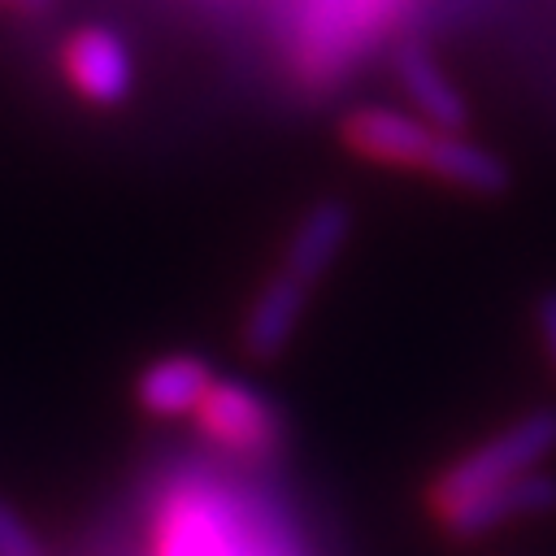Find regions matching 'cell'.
<instances>
[{"instance_id":"obj_14","label":"cell","mask_w":556,"mask_h":556,"mask_svg":"<svg viewBox=\"0 0 556 556\" xmlns=\"http://www.w3.org/2000/svg\"><path fill=\"white\" fill-rule=\"evenodd\" d=\"M17 4H26V9H48L52 0H17Z\"/></svg>"},{"instance_id":"obj_1","label":"cell","mask_w":556,"mask_h":556,"mask_svg":"<svg viewBox=\"0 0 556 556\" xmlns=\"http://www.w3.org/2000/svg\"><path fill=\"white\" fill-rule=\"evenodd\" d=\"M552 452H556V408H534V413L508 421L500 434L482 439L456 465H447L434 482V508H443L452 500H465L482 486L534 473V469H543V460Z\"/></svg>"},{"instance_id":"obj_4","label":"cell","mask_w":556,"mask_h":556,"mask_svg":"<svg viewBox=\"0 0 556 556\" xmlns=\"http://www.w3.org/2000/svg\"><path fill=\"white\" fill-rule=\"evenodd\" d=\"M434 126L417 113L404 109H387V104H365L352 109L343 117V143L378 165H400V169H417L426 165V152L434 143Z\"/></svg>"},{"instance_id":"obj_8","label":"cell","mask_w":556,"mask_h":556,"mask_svg":"<svg viewBox=\"0 0 556 556\" xmlns=\"http://www.w3.org/2000/svg\"><path fill=\"white\" fill-rule=\"evenodd\" d=\"M348 235H352V208L343 200H317L300 222L295 230L287 235V252H282V269L308 287H317L330 265L343 256L348 248Z\"/></svg>"},{"instance_id":"obj_7","label":"cell","mask_w":556,"mask_h":556,"mask_svg":"<svg viewBox=\"0 0 556 556\" xmlns=\"http://www.w3.org/2000/svg\"><path fill=\"white\" fill-rule=\"evenodd\" d=\"M308 282L291 278L287 269H278L261 291L256 300L248 304V317H243V348L252 361H274L287 352V343L295 339L300 321H304V308H308Z\"/></svg>"},{"instance_id":"obj_11","label":"cell","mask_w":556,"mask_h":556,"mask_svg":"<svg viewBox=\"0 0 556 556\" xmlns=\"http://www.w3.org/2000/svg\"><path fill=\"white\" fill-rule=\"evenodd\" d=\"M161 556H243V543L208 500H178L161 526Z\"/></svg>"},{"instance_id":"obj_2","label":"cell","mask_w":556,"mask_h":556,"mask_svg":"<svg viewBox=\"0 0 556 556\" xmlns=\"http://www.w3.org/2000/svg\"><path fill=\"white\" fill-rule=\"evenodd\" d=\"M543 513H556V478L534 469V473H521L513 482H495V486H482L465 500H452L439 508V521L452 539H486L513 521H526V517H543Z\"/></svg>"},{"instance_id":"obj_5","label":"cell","mask_w":556,"mask_h":556,"mask_svg":"<svg viewBox=\"0 0 556 556\" xmlns=\"http://www.w3.org/2000/svg\"><path fill=\"white\" fill-rule=\"evenodd\" d=\"M65 74L91 104H122L135 91V61L117 30L109 26H83L65 43Z\"/></svg>"},{"instance_id":"obj_12","label":"cell","mask_w":556,"mask_h":556,"mask_svg":"<svg viewBox=\"0 0 556 556\" xmlns=\"http://www.w3.org/2000/svg\"><path fill=\"white\" fill-rule=\"evenodd\" d=\"M0 556H43L30 526L22 521V513L9 500H0Z\"/></svg>"},{"instance_id":"obj_10","label":"cell","mask_w":556,"mask_h":556,"mask_svg":"<svg viewBox=\"0 0 556 556\" xmlns=\"http://www.w3.org/2000/svg\"><path fill=\"white\" fill-rule=\"evenodd\" d=\"M421 169H430L439 182L460 187V191H469V195H504V191L513 187L508 161H504L500 152H491V148L465 139L460 130H439L434 143H430V152H426V165H421Z\"/></svg>"},{"instance_id":"obj_13","label":"cell","mask_w":556,"mask_h":556,"mask_svg":"<svg viewBox=\"0 0 556 556\" xmlns=\"http://www.w3.org/2000/svg\"><path fill=\"white\" fill-rule=\"evenodd\" d=\"M534 317H539V334H543L547 361L556 365V291H543V295H539V308H534Z\"/></svg>"},{"instance_id":"obj_9","label":"cell","mask_w":556,"mask_h":556,"mask_svg":"<svg viewBox=\"0 0 556 556\" xmlns=\"http://www.w3.org/2000/svg\"><path fill=\"white\" fill-rule=\"evenodd\" d=\"M391 65H395V83L408 96L413 113L426 117L434 130H460L469 122L465 96L452 87V78L443 74V65L421 43H400L395 56H391Z\"/></svg>"},{"instance_id":"obj_6","label":"cell","mask_w":556,"mask_h":556,"mask_svg":"<svg viewBox=\"0 0 556 556\" xmlns=\"http://www.w3.org/2000/svg\"><path fill=\"white\" fill-rule=\"evenodd\" d=\"M217 382L213 365L204 356L191 352H169L161 361H152L139 378H135V400L148 417L174 421V417H195L208 387Z\"/></svg>"},{"instance_id":"obj_3","label":"cell","mask_w":556,"mask_h":556,"mask_svg":"<svg viewBox=\"0 0 556 556\" xmlns=\"http://www.w3.org/2000/svg\"><path fill=\"white\" fill-rule=\"evenodd\" d=\"M200 430L243 456H265L282 443V413L274 408L269 395H261L256 387L239 382V378H217L195 413Z\"/></svg>"}]
</instances>
